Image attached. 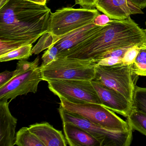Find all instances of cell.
I'll list each match as a JSON object with an SVG mask.
<instances>
[{"instance_id": "28", "label": "cell", "mask_w": 146, "mask_h": 146, "mask_svg": "<svg viewBox=\"0 0 146 146\" xmlns=\"http://www.w3.org/2000/svg\"><path fill=\"white\" fill-rule=\"evenodd\" d=\"M106 14H99L95 17L93 21V23L98 26L103 27L106 25L112 20Z\"/></svg>"}, {"instance_id": "8", "label": "cell", "mask_w": 146, "mask_h": 146, "mask_svg": "<svg viewBox=\"0 0 146 146\" xmlns=\"http://www.w3.org/2000/svg\"><path fill=\"white\" fill-rule=\"evenodd\" d=\"M41 81L42 75L40 66L15 76L7 83L0 87V100H12L19 96L36 93Z\"/></svg>"}, {"instance_id": "24", "label": "cell", "mask_w": 146, "mask_h": 146, "mask_svg": "<svg viewBox=\"0 0 146 146\" xmlns=\"http://www.w3.org/2000/svg\"><path fill=\"white\" fill-rule=\"evenodd\" d=\"M58 54L59 50L56 46L53 45L48 48L42 57V61L40 66H46L58 58Z\"/></svg>"}, {"instance_id": "7", "label": "cell", "mask_w": 146, "mask_h": 146, "mask_svg": "<svg viewBox=\"0 0 146 146\" xmlns=\"http://www.w3.org/2000/svg\"><path fill=\"white\" fill-rule=\"evenodd\" d=\"M47 82L50 91L59 98L73 103L90 102L103 106L91 81L59 80Z\"/></svg>"}, {"instance_id": "10", "label": "cell", "mask_w": 146, "mask_h": 146, "mask_svg": "<svg viewBox=\"0 0 146 146\" xmlns=\"http://www.w3.org/2000/svg\"><path fill=\"white\" fill-rule=\"evenodd\" d=\"M103 27L97 26L92 22L70 32L54 45L59 50L58 57L81 46L98 34Z\"/></svg>"}, {"instance_id": "15", "label": "cell", "mask_w": 146, "mask_h": 146, "mask_svg": "<svg viewBox=\"0 0 146 146\" xmlns=\"http://www.w3.org/2000/svg\"><path fill=\"white\" fill-rule=\"evenodd\" d=\"M63 130L70 146H101L100 143L90 134L70 122H62Z\"/></svg>"}, {"instance_id": "34", "label": "cell", "mask_w": 146, "mask_h": 146, "mask_svg": "<svg viewBox=\"0 0 146 146\" xmlns=\"http://www.w3.org/2000/svg\"><path fill=\"white\" fill-rule=\"evenodd\" d=\"M144 30V31H145V33H146V29H145V30Z\"/></svg>"}, {"instance_id": "30", "label": "cell", "mask_w": 146, "mask_h": 146, "mask_svg": "<svg viewBox=\"0 0 146 146\" xmlns=\"http://www.w3.org/2000/svg\"><path fill=\"white\" fill-rule=\"evenodd\" d=\"M76 5H79L82 8L91 9L95 7L97 0H75Z\"/></svg>"}, {"instance_id": "3", "label": "cell", "mask_w": 146, "mask_h": 146, "mask_svg": "<svg viewBox=\"0 0 146 146\" xmlns=\"http://www.w3.org/2000/svg\"><path fill=\"white\" fill-rule=\"evenodd\" d=\"M96 64L85 60L58 58L46 66H40L42 81L59 80L92 81Z\"/></svg>"}, {"instance_id": "26", "label": "cell", "mask_w": 146, "mask_h": 146, "mask_svg": "<svg viewBox=\"0 0 146 146\" xmlns=\"http://www.w3.org/2000/svg\"><path fill=\"white\" fill-rule=\"evenodd\" d=\"M118 64H123L122 58L114 57L104 58L96 63V64L102 66H112Z\"/></svg>"}, {"instance_id": "16", "label": "cell", "mask_w": 146, "mask_h": 146, "mask_svg": "<svg viewBox=\"0 0 146 146\" xmlns=\"http://www.w3.org/2000/svg\"><path fill=\"white\" fill-rule=\"evenodd\" d=\"M15 145L18 146H45L42 142L33 134L29 127H24L16 133Z\"/></svg>"}, {"instance_id": "18", "label": "cell", "mask_w": 146, "mask_h": 146, "mask_svg": "<svg viewBox=\"0 0 146 146\" xmlns=\"http://www.w3.org/2000/svg\"><path fill=\"white\" fill-rule=\"evenodd\" d=\"M32 47V44L25 45L0 55V61L7 62L15 60L28 59L33 54Z\"/></svg>"}, {"instance_id": "4", "label": "cell", "mask_w": 146, "mask_h": 146, "mask_svg": "<svg viewBox=\"0 0 146 146\" xmlns=\"http://www.w3.org/2000/svg\"><path fill=\"white\" fill-rule=\"evenodd\" d=\"M99 14L96 9L72 7L61 8L51 13L48 32L53 37L52 46L70 32L92 23Z\"/></svg>"}, {"instance_id": "22", "label": "cell", "mask_w": 146, "mask_h": 146, "mask_svg": "<svg viewBox=\"0 0 146 146\" xmlns=\"http://www.w3.org/2000/svg\"><path fill=\"white\" fill-rule=\"evenodd\" d=\"M39 60L40 59L39 57H37L34 61L31 62L28 61L25 59L19 60L17 64L16 70L14 71L13 77L38 67Z\"/></svg>"}, {"instance_id": "32", "label": "cell", "mask_w": 146, "mask_h": 146, "mask_svg": "<svg viewBox=\"0 0 146 146\" xmlns=\"http://www.w3.org/2000/svg\"><path fill=\"white\" fill-rule=\"evenodd\" d=\"M26 1L42 5H46V1H47V0H26Z\"/></svg>"}, {"instance_id": "19", "label": "cell", "mask_w": 146, "mask_h": 146, "mask_svg": "<svg viewBox=\"0 0 146 146\" xmlns=\"http://www.w3.org/2000/svg\"><path fill=\"white\" fill-rule=\"evenodd\" d=\"M131 67L136 75L146 76V44L140 46V51Z\"/></svg>"}, {"instance_id": "29", "label": "cell", "mask_w": 146, "mask_h": 146, "mask_svg": "<svg viewBox=\"0 0 146 146\" xmlns=\"http://www.w3.org/2000/svg\"><path fill=\"white\" fill-rule=\"evenodd\" d=\"M14 75L13 71L6 70L0 73V87L7 83L13 77Z\"/></svg>"}, {"instance_id": "5", "label": "cell", "mask_w": 146, "mask_h": 146, "mask_svg": "<svg viewBox=\"0 0 146 146\" xmlns=\"http://www.w3.org/2000/svg\"><path fill=\"white\" fill-rule=\"evenodd\" d=\"M59 98L60 105L66 111L77 113L100 126L119 131H127L131 129L127 121L102 105L90 102L73 103L63 97Z\"/></svg>"}, {"instance_id": "27", "label": "cell", "mask_w": 146, "mask_h": 146, "mask_svg": "<svg viewBox=\"0 0 146 146\" xmlns=\"http://www.w3.org/2000/svg\"><path fill=\"white\" fill-rule=\"evenodd\" d=\"M130 47L123 48H117L114 49L107 53L103 55L101 59L104 58L110 57H118L123 59L125 54Z\"/></svg>"}, {"instance_id": "21", "label": "cell", "mask_w": 146, "mask_h": 146, "mask_svg": "<svg viewBox=\"0 0 146 146\" xmlns=\"http://www.w3.org/2000/svg\"><path fill=\"white\" fill-rule=\"evenodd\" d=\"M53 37L49 32H46L41 36L38 42L32 48L33 54H38L45 49L52 46Z\"/></svg>"}, {"instance_id": "13", "label": "cell", "mask_w": 146, "mask_h": 146, "mask_svg": "<svg viewBox=\"0 0 146 146\" xmlns=\"http://www.w3.org/2000/svg\"><path fill=\"white\" fill-rule=\"evenodd\" d=\"M29 129L45 146H66L68 144L62 131L56 129L47 122L31 125Z\"/></svg>"}, {"instance_id": "17", "label": "cell", "mask_w": 146, "mask_h": 146, "mask_svg": "<svg viewBox=\"0 0 146 146\" xmlns=\"http://www.w3.org/2000/svg\"><path fill=\"white\" fill-rule=\"evenodd\" d=\"M133 130H136L146 136V114L132 108L127 120Z\"/></svg>"}, {"instance_id": "12", "label": "cell", "mask_w": 146, "mask_h": 146, "mask_svg": "<svg viewBox=\"0 0 146 146\" xmlns=\"http://www.w3.org/2000/svg\"><path fill=\"white\" fill-rule=\"evenodd\" d=\"M8 100H0V146H13L17 119L12 114Z\"/></svg>"}, {"instance_id": "6", "label": "cell", "mask_w": 146, "mask_h": 146, "mask_svg": "<svg viewBox=\"0 0 146 146\" xmlns=\"http://www.w3.org/2000/svg\"><path fill=\"white\" fill-rule=\"evenodd\" d=\"M131 65L118 64L112 66L96 64L93 80L122 94L132 104L137 79Z\"/></svg>"}, {"instance_id": "9", "label": "cell", "mask_w": 146, "mask_h": 146, "mask_svg": "<svg viewBox=\"0 0 146 146\" xmlns=\"http://www.w3.org/2000/svg\"><path fill=\"white\" fill-rule=\"evenodd\" d=\"M91 82L103 106L126 117L129 116L132 109V104L126 97L94 80Z\"/></svg>"}, {"instance_id": "11", "label": "cell", "mask_w": 146, "mask_h": 146, "mask_svg": "<svg viewBox=\"0 0 146 146\" xmlns=\"http://www.w3.org/2000/svg\"><path fill=\"white\" fill-rule=\"evenodd\" d=\"M95 7L113 20H124L131 15L143 13L129 0H97Z\"/></svg>"}, {"instance_id": "25", "label": "cell", "mask_w": 146, "mask_h": 146, "mask_svg": "<svg viewBox=\"0 0 146 146\" xmlns=\"http://www.w3.org/2000/svg\"><path fill=\"white\" fill-rule=\"evenodd\" d=\"M140 46H134L128 49L122 59L123 64L129 65L134 63L140 51Z\"/></svg>"}, {"instance_id": "31", "label": "cell", "mask_w": 146, "mask_h": 146, "mask_svg": "<svg viewBox=\"0 0 146 146\" xmlns=\"http://www.w3.org/2000/svg\"><path fill=\"white\" fill-rule=\"evenodd\" d=\"M133 5L140 9L146 7V0H129Z\"/></svg>"}, {"instance_id": "23", "label": "cell", "mask_w": 146, "mask_h": 146, "mask_svg": "<svg viewBox=\"0 0 146 146\" xmlns=\"http://www.w3.org/2000/svg\"><path fill=\"white\" fill-rule=\"evenodd\" d=\"M27 45L29 44L23 42L0 40V55Z\"/></svg>"}, {"instance_id": "33", "label": "cell", "mask_w": 146, "mask_h": 146, "mask_svg": "<svg viewBox=\"0 0 146 146\" xmlns=\"http://www.w3.org/2000/svg\"><path fill=\"white\" fill-rule=\"evenodd\" d=\"M8 1V0H0V8L2 7Z\"/></svg>"}, {"instance_id": "35", "label": "cell", "mask_w": 146, "mask_h": 146, "mask_svg": "<svg viewBox=\"0 0 146 146\" xmlns=\"http://www.w3.org/2000/svg\"><path fill=\"white\" fill-rule=\"evenodd\" d=\"M50 1V0H47V1Z\"/></svg>"}, {"instance_id": "2", "label": "cell", "mask_w": 146, "mask_h": 146, "mask_svg": "<svg viewBox=\"0 0 146 146\" xmlns=\"http://www.w3.org/2000/svg\"><path fill=\"white\" fill-rule=\"evenodd\" d=\"M144 44L146 35L144 30L129 17L124 20H111L91 39L58 58L85 60L96 64L110 51Z\"/></svg>"}, {"instance_id": "14", "label": "cell", "mask_w": 146, "mask_h": 146, "mask_svg": "<svg viewBox=\"0 0 146 146\" xmlns=\"http://www.w3.org/2000/svg\"><path fill=\"white\" fill-rule=\"evenodd\" d=\"M58 111L62 122H70L76 125L90 134L98 141H102L105 137L106 134V128L93 123L77 113L66 111L61 106H60Z\"/></svg>"}, {"instance_id": "1", "label": "cell", "mask_w": 146, "mask_h": 146, "mask_svg": "<svg viewBox=\"0 0 146 146\" xmlns=\"http://www.w3.org/2000/svg\"><path fill=\"white\" fill-rule=\"evenodd\" d=\"M51 10L26 0H8L0 8V40L33 44L48 31Z\"/></svg>"}, {"instance_id": "20", "label": "cell", "mask_w": 146, "mask_h": 146, "mask_svg": "<svg viewBox=\"0 0 146 146\" xmlns=\"http://www.w3.org/2000/svg\"><path fill=\"white\" fill-rule=\"evenodd\" d=\"M132 108L146 114V88L136 85L133 96Z\"/></svg>"}]
</instances>
